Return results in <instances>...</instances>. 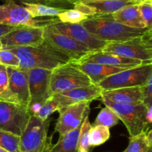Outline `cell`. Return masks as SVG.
<instances>
[{"mask_svg":"<svg viewBox=\"0 0 152 152\" xmlns=\"http://www.w3.org/2000/svg\"><path fill=\"white\" fill-rule=\"evenodd\" d=\"M109 128L103 125L92 126L89 135V144L91 147L100 145L110 138Z\"/></svg>","mask_w":152,"mask_h":152,"instance_id":"cell-26","label":"cell"},{"mask_svg":"<svg viewBox=\"0 0 152 152\" xmlns=\"http://www.w3.org/2000/svg\"><path fill=\"white\" fill-rule=\"evenodd\" d=\"M147 131L129 137V143L123 152H152V145L147 139Z\"/></svg>","mask_w":152,"mask_h":152,"instance_id":"cell-24","label":"cell"},{"mask_svg":"<svg viewBox=\"0 0 152 152\" xmlns=\"http://www.w3.org/2000/svg\"><path fill=\"white\" fill-rule=\"evenodd\" d=\"M0 101L18 103L17 100L12 95L9 89L7 68L1 65H0Z\"/></svg>","mask_w":152,"mask_h":152,"instance_id":"cell-28","label":"cell"},{"mask_svg":"<svg viewBox=\"0 0 152 152\" xmlns=\"http://www.w3.org/2000/svg\"><path fill=\"white\" fill-rule=\"evenodd\" d=\"M44 26L18 25L0 38L3 49L31 46L42 43Z\"/></svg>","mask_w":152,"mask_h":152,"instance_id":"cell-9","label":"cell"},{"mask_svg":"<svg viewBox=\"0 0 152 152\" xmlns=\"http://www.w3.org/2000/svg\"><path fill=\"white\" fill-rule=\"evenodd\" d=\"M33 18L42 17V16H57L59 13L65 10V8L51 7L41 4H29L22 3Z\"/></svg>","mask_w":152,"mask_h":152,"instance_id":"cell-23","label":"cell"},{"mask_svg":"<svg viewBox=\"0 0 152 152\" xmlns=\"http://www.w3.org/2000/svg\"><path fill=\"white\" fill-rule=\"evenodd\" d=\"M73 63L88 76L91 83L94 85H98L102 80L109 77L110 75L129 69L105 65V64L79 63Z\"/></svg>","mask_w":152,"mask_h":152,"instance_id":"cell-19","label":"cell"},{"mask_svg":"<svg viewBox=\"0 0 152 152\" xmlns=\"http://www.w3.org/2000/svg\"><path fill=\"white\" fill-rule=\"evenodd\" d=\"M120 119L118 116L108 107L105 106L98 113L94 122L92 126L95 125H103L108 128H111L118 124Z\"/></svg>","mask_w":152,"mask_h":152,"instance_id":"cell-27","label":"cell"},{"mask_svg":"<svg viewBox=\"0 0 152 152\" xmlns=\"http://www.w3.org/2000/svg\"><path fill=\"white\" fill-rule=\"evenodd\" d=\"M90 103L79 102L65 106L58 110L59 116L55 125V131L59 133V136L73 131L83 122L86 109Z\"/></svg>","mask_w":152,"mask_h":152,"instance_id":"cell-13","label":"cell"},{"mask_svg":"<svg viewBox=\"0 0 152 152\" xmlns=\"http://www.w3.org/2000/svg\"><path fill=\"white\" fill-rule=\"evenodd\" d=\"M102 89L97 85H89L74 88L52 95V98L59 103L60 108L79 102H91L100 98Z\"/></svg>","mask_w":152,"mask_h":152,"instance_id":"cell-15","label":"cell"},{"mask_svg":"<svg viewBox=\"0 0 152 152\" xmlns=\"http://www.w3.org/2000/svg\"><path fill=\"white\" fill-rule=\"evenodd\" d=\"M143 104L146 107L152 105V74L149 75L145 84L142 86Z\"/></svg>","mask_w":152,"mask_h":152,"instance_id":"cell-33","label":"cell"},{"mask_svg":"<svg viewBox=\"0 0 152 152\" xmlns=\"http://www.w3.org/2000/svg\"><path fill=\"white\" fill-rule=\"evenodd\" d=\"M141 86H142L103 90L101 93V97L120 104H142L143 95Z\"/></svg>","mask_w":152,"mask_h":152,"instance_id":"cell-18","label":"cell"},{"mask_svg":"<svg viewBox=\"0 0 152 152\" xmlns=\"http://www.w3.org/2000/svg\"><path fill=\"white\" fill-rule=\"evenodd\" d=\"M59 109H60V106H59V103L56 100L53 99L52 97H50L42 105L38 113L35 116L42 120H46V119H49L54 112L58 111Z\"/></svg>","mask_w":152,"mask_h":152,"instance_id":"cell-30","label":"cell"},{"mask_svg":"<svg viewBox=\"0 0 152 152\" xmlns=\"http://www.w3.org/2000/svg\"><path fill=\"white\" fill-rule=\"evenodd\" d=\"M52 23L44 25V40L58 52L68 56L71 62L79 61L92 52L84 45L58 31Z\"/></svg>","mask_w":152,"mask_h":152,"instance_id":"cell-7","label":"cell"},{"mask_svg":"<svg viewBox=\"0 0 152 152\" xmlns=\"http://www.w3.org/2000/svg\"><path fill=\"white\" fill-rule=\"evenodd\" d=\"M58 21L62 23H81L88 16L83 14L76 9H65L57 15Z\"/></svg>","mask_w":152,"mask_h":152,"instance_id":"cell-29","label":"cell"},{"mask_svg":"<svg viewBox=\"0 0 152 152\" xmlns=\"http://www.w3.org/2000/svg\"><path fill=\"white\" fill-rule=\"evenodd\" d=\"M39 21L35 20L24 6L8 0L0 5V25L18 26H39Z\"/></svg>","mask_w":152,"mask_h":152,"instance_id":"cell-14","label":"cell"},{"mask_svg":"<svg viewBox=\"0 0 152 152\" xmlns=\"http://www.w3.org/2000/svg\"><path fill=\"white\" fill-rule=\"evenodd\" d=\"M80 152H84V151H80Z\"/></svg>","mask_w":152,"mask_h":152,"instance_id":"cell-39","label":"cell"},{"mask_svg":"<svg viewBox=\"0 0 152 152\" xmlns=\"http://www.w3.org/2000/svg\"><path fill=\"white\" fill-rule=\"evenodd\" d=\"M0 147L9 152H21L20 137L0 129Z\"/></svg>","mask_w":152,"mask_h":152,"instance_id":"cell-25","label":"cell"},{"mask_svg":"<svg viewBox=\"0 0 152 152\" xmlns=\"http://www.w3.org/2000/svg\"><path fill=\"white\" fill-rule=\"evenodd\" d=\"M19 60V68L24 69H44L53 70L56 67L71 62L64 54L58 52L45 40L40 44L31 46L10 48Z\"/></svg>","mask_w":152,"mask_h":152,"instance_id":"cell-1","label":"cell"},{"mask_svg":"<svg viewBox=\"0 0 152 152\" xmlns=\"http://www.w3.org/2000/svg\"><path fill=\"white\" fill-rule=\"evenodd\" d=\"M52 24L58 31L84 45L92 52L102 50L108 43L94 37L81 23H62L57 20Z\"/></svg>","mask_w":152,"mask_h":152,"instance_id":"cell-12","label":"cell"},{"mask_svg":"<svg viewBox=\"0 0 152 152\" xmlns=\"http://www.w3.org/2000/svg\"><path fill=\"white\" fill-rule=\"evenodd\" d=\"M102 102L105 106L114 110L127 128L130 137L147 131L148 122L146 115L148 107L142 104H120L112 102L105 98H100Z\"/></svg>","mask_w":152,"mask_h":152,"instance_id":"cell-5","label":"cell"},{"mask_svg":"<svg viewBox=\"0 0 152 152\" xmlns=\"http://www.w3.org/2000/svg\"><path fill=\"white\" fill-rule=\"evenodd\" d=\"M81 24L94 37L107 43L125 41L151 30L126 26L117 22L111 14L89 16Z\"/></svg>","mask_w":152,"mask_h":152,"instance_id":"cell-2","label":"cell"},{"mask_svg":"<svg viewBox=\"0 0 152 152\" xmlns=\"http://www.w3.org/2000/svg\"><path fill=\"white\" fill-rule=\"evenodd\" d=\"M139 4L126 6L111 15L117 22L126 26L136 28H147L140 12Z\"/></svg>","mask_w":152,"mask_h":152,"instance_id":"cell-20","label":"cell"},{"mask_svg":"<svg viewBox=\"0 0 152 152\" xmlns=\"http://www.w3.org/2000/svg\"><path fill=\"white\" fill-rule=\"evenodd\" d=\"M30 116L28 106L0 101V129L20 137Z\"/></svg>","mask_w":152,"mask_h":152,"instance_id":"cell-8","label":"cell"},{"mask_svg":"<svg viewBox=\"0 0 152 152\" xmlns=\"http://www.w3.org/2000/svg\"><path fill=\"white\" fill-rule=\"evenodd\" d=\"M151 74H152V63L142 64L110 75L102 80L97 86L102 91L142 86Z\"/></svg>","mask_w":152,"mask_h":152,"instance_id":"cell-6","label":"cell"},{"mask_svg":"<svg viewBox=\"0 0 152 152\" xmlns=\"http://www.w3.org/2000/svg\"><path fill=\"white\" fill-rule=\"evenodd\" d=\"M102 50L152 63V31L123 42L108 43Z\"/></svg>","mask_w":152,"mask_h":152,"instance_id":"cell-3","label":"cell"},{"mask_svg":"<svg viewBox=\"0 0 152 152\" xmlns=\"http://www.w3.org/2000/svg\"><path fill=\"white\" fill-rule=\"evenodd\" d=\"M0 65L5 67H19V60L11 51L3 49L0 51Z\"/></svg>","mask_w":152,"mask_h":152,"instance_id":"cell-32","label":"cell"},{"mask_svg":"<svg viewBox=\"0 0 152 152\" xmlns=\"http://www.w3.org/2000/svg\"><path fill=\"white\" fill-rule=\"evenodd\" d=\"M30 102L32 105L42 106L51 97L49 89L51 70L44 69H31L28 70Z\"/></svg>","mask_w":152,"mask_h":152,"instance_id":"cell-11","label":"cell"},{"mask_svg":"<svg viewBox=\"0 0 152 152\" xmlns=\"http://www.w3.org/2000/svg\"><path fill=\"white\" fill-rule=\"evenodd\" d=\"M16 26H10V25H0V38L5 35L7 33L11 31L12 29L15 28Z\"/></svg>","mask_w":152,"mask_h":152,"instance_id":"cell-35","label":"cell"},{"mask_svg":"<svg viewBox=\"0 0 152 152\" xmlns=\"http://www.w3.org/2000/svg\"><path fill=\"white\" fill-rule=\"evenodd\" d=\"M82 123L73 131L63 136H59V139L55 145L52 144L50 152H77L79 133Z\"/></svg>","mask_w":152,"mask_h":152,"instance_id":"cell-21","label":"cell"},{"mask_svg":"<svg viewBox=\"0 0 152 152\" xmlns=\"http://www.w3.org/2000/svg\"><path fill=\"white\" fill-rule=\"evenodd\" d=\"M91 84L88 76L73 63L69 62L52 70L49 89L52 96L59 92Z\"/></svg>","mask_w":152,"mask_h":152,"instance_id":"cell-4","label":"cell"},{"mask_svg":"<svg viewBox=\"0 0 152 152\" xmlns=\"http://www.w3.org/2000/svg\"><path fill=\"white\" fill-rule=\"evenodd\" d=\"M0 152H9V151H7V150H5V149H4V148H2L0 147Z\"/></svg>","mask_w":152,"mask_h":152,"instance_id":"cell-37","label":"cell"},{"mask_svg":"<svg viewBox=\"0 0 152 152\" xmlns=\"http://www.w3.org/2000/svg\"><path fill=\"white\" fill-rule=\"evenodd\" d=\"M74 7L89 16L112 14L126 6L139 4L142 0H68Z\"/></svg>","mask_w":152,"mask_h":152,"instance_id":"cell-10","label":"cell"},{"mask_svg":"<svg viewBox=\"0 0 152 152\" xmlns=\"http://www.w3.org/2000/svg\"><path fill=\"white\" fill-rule=\"evenodd\" d=\"M73 63L105 64V65L125 67V68H132V67H136L142 64L149 63L143 62L140 60L125 58V57L111 53V52H104L102 50L90 52L80 58L79 61Z\"/></svg>","mask_w":152,"mask_h":152,"instance_id":"cell-16","label":"cell"},{"mask_svg":"<svg viewBox=\"0 0 152 152\" xmlns=\"http://www.w3.org/2000/svg\"><path fill=\"white\" fill-rule=\"evenodd\" d=\"M1 49H3V46H2V43H1V40H0V51H1Z\"/></svg>","mask_w":152,"mask_h":152,"instance_id":"cell-38","label":"cell"},{"mask_svg":"<svg viewBox=\"0 0 152 152\" xmlns=\"http://www.w3.org/2000/svg\"><path fill=\"white\" fill-rule=\"evenodd\" d=\"M89 113H90V107H87L85 114L84 119L82 122L81 128L79 133L78 142H77V152L84 151L88 152L91 149V145L89 144V135L92 125L89 120Z\"/></svg>","mask_w":152,"mask_h":152,"instance_id":"cell-22","label":"cell"},{"mask_svg":"<svg viewBox=\"0 0 152 152\" xmlns=\"http://www.w3.org/2000/svg\"><path fill=\"white\" fill-rule=\"evenodd\" d=\"M139 9L144 24L148 29L152 28V0H142Z\"/></svg>","mask_w":152,"mask_h":152,"instance_id":"cell-31","label":"cell"},{"mask_svg":"<svg viewBox=\"0 0 152 152\" xmlns=\"http://www.w3.org/2000/svg\"><path fill=\"white\" fill-rule=\"evenodd\" d=\"M145 118H146V121H147V122H148V125L151 124V122H152V105L148 106L146 115H145Z\"/></svg>","mask_w":152,"mask_h":152,"instance_id":"cell-36","label":"cell"},{"mask_svg":"<svg viewBox=\"0 0 152 152\" xmlns=\"http://www.w3.org/2000/svg\"><path fill=\"white\" fill-rule=\"evenodd\" d=\"M22 3H29V4H41L45 5L51 6L55 7H60L66 4H71L68 0H19Z\"/></svg>","mask_w":152,"mask_h":152,"instance_id":"cell-34","label":"cell"},{"mask_svg":"<svg viewBox=\"0 0 152 152\" xmlns=\"http://www.w3.org/2000/svg\"><path fill=\"white\" fill-rule=\"evenodd\" d=\"M9 89L18 103L28 106L30 102L28 70L19 67H6Z\"/></svg>","mask_w":152,"mask_h":152,"instance_id":"cell-17","label":"cell"}]
</instances>
